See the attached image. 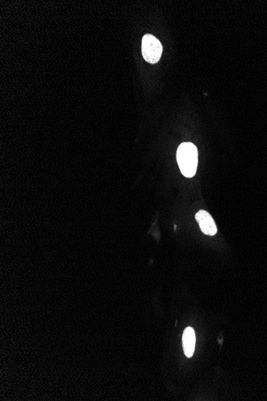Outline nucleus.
I'll use <instances>...</instances> for the list:
<instances>
[{"mask_svg":"<svg viewBox=\"0 0 267 401\" xmlns=\"http://www.w3.org/2000/svg\"><path fill=\"white\" fill-rule=\"evenodd\" d=\"M196 336L194 329L190 327L184 330L183 335V346L184 353L187 357H192L195 349Z\"/></svg>","mask_w":267,"mask_h":401,"instance_id":"obj_4","label":"nucleus"},{"mask_svg":"<svg viewBox=\"0 0 267 401\" xmlns=\"http://www.w3.org/2000/svg\"><path fill=\"white\" fill-rule=\"evenodd\" d=\"M163 46L159 39L152 35H145L142 40V54L147 62L154 65L160 61Z\"/></svg>","mask_w":267,"mask_h":401,"instance_id":"obj_2","label":"nucleus"},{"mask_svg":"<svg viewBox=\"0 0 267 401\" xmlns=\"http://www.w3.org/2000/svg\"><path fill=\"white\" fill-rule=\"evenodd\" d=\"M177 161L182 174L191 178L195 175L198 167V150L191 143H183L177 151Z\"/></svg>","mask_w":267,"mask_h":401,"instance_id":"obj_1","label":"nucleus"},{"mask_svg":"<svg viewBox=\"0 0 267 401\" xmlns=\"http://www.w3.org/2000/svg\"><path fill=\"white\" fill-rule=\"evenodd\" d=\"M195 219L199 224L200 229L207 236H214L218 231L214 219L210 213L200 210L195 215Z\"/></svg>","mask_w":267,"mask_h":401,"instance_id":"obj_3","label":"nucleus"}]
</instances>
